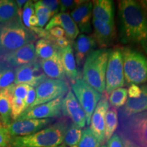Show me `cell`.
<instances>
[{
	"label": "cell",
	"mask_w": 147,
	"mask_h": 147,
	"mask_svg": "<svg viewBox=\"0 0 147 147\" xmlns=\"http://www.w3.org/2000/svg\"><path fill=\"white\" fill-rule=\"evenodd\" d=\"M127 89L126 88H119L110 94L108 102L114 108L122 107L127 100Z\"/></svg>",
	"instance_id": "obj_30"
},
{
	"label": "cell",
	"mask_w": 147,
	"mask_h": 147,
	"mask_svg": "<svg viewBox=\"0 0 147 147\" xmlns=\"http://www.w3.org/2000/svg\"><path fill=\"white\" fill-rule=\"evenodd\" d=\"M60 57L66 78H68L71 82L74 83L76 80L79 79V73L77 69L74 53L71 45L61 49Z\"/></svg>",
	"instance_id": "obj_20"
},
{
	"label": "cell",
	"mask_w": 147,
	"mask_h": 147,
	"mask_svg": "<svg viewBox=\"0 0 147 147\" xmlns=\"http://www.w3.org/2000/svg\"><path fill=\"white\" fill-rule=\"evenodd\" d=\"M34 14V3L32 1H27L23 6L22 11L21 20L23 21V25L29 29L31 28L29 25V19L32 15Z\"/></svg>",
	"instance_id": "obj_34"
},
{
	"label": "cell",
	"mask_w": 147,
	"mask_h": 147,
	"mask_svg": "<svg viewBox=\"0 0 147 147\" xmlns=\"http://www.w3.org/2000/svg\"><path fill=\"white\" fill-rule=\"evenodd\" d=\"M34 10L36 15L38 19V27L42 28L50 19L51 14L50 11L45 5L41 3V1H36L34 3Z\"/></svg>",
	"instance_id": "obj_31"
},
{
	"label": "cell",
	"mask_w": 147,
	"mask_h": 147,
	"mask_svg": "<svg viewBox=\"0 0 147 147\" xmlns=\"http://www.w3.org/2000/svg\"><path fill=\"white\" fill-rule=\"evenodd\" d=\"M139 3L141 5V6L142 7L143 10H144L145 13L147 16V1H140Z\"/></svg>",
	"instance_id": "obj_46"
},
{
	"label": "cell",
	"mask_w": 147,
	"mask_h": 147,
	"mask_svg": "<svg viewBox=\"0 0 147 147\" xmlns=\"http://www.w3.org/2000/svg\"><path fill=\"white\" fill-rule=\"evenodd\" d=\"M54 43L60 49H64V48L67 47V46L70 45V41H69V40L65 36L58 38H55Z\"/></svg>",
	"instance_id": "obj_42"
},
{
	"label": "cell",
	"mask_w": 147,
	"mask_h": 147,
	"mask_svg": "<svg viewBox=\"0 0 147 147\" xmlns=\"http://www.w3.org/2000/svg\"><path fill=\"white\" fill-rule=\"evenodd\" d=\"M119 127L118 111L113 107L108 108L105 116V127H104V140L105 142L109 140L115 134Z\"/></svg>",
	"instance_id": "obj_27"
},
{
	"label": "cell",
	"mask_w": 147,
	"mask_h": 147,
	"mask_svg": "<svg viewBox=\"0 0 147 147\" xmlns=\"http://www.w3.org/2000/svg\"><path fill=\"white\" fill-rule=\"evenodd\" d=\"M101 146L102 145L89 127H86L82 130L78 147H101Z\"/></svg>",
	"instance_id": "obj_32"
},
{
	"label": "cell",
	"mask_w": 147,
	"mask_h": 147,
	"mask_svg": "<svg viewBox=\"0 0 147 147\" xmlns=\"http://www.w3.org/2000/svg\"><path fill=\"white\" fill-rule=\"evenodd\" d=\"M47 78L38 60L16 67L14 84H24L32 87H36Z\"/></svg>",
	"instance_id": "obj_11"
},
{
	"label": "cell",
	"mask_w": 147,
	"mask_h": 147,
	"mask_svg": "<svg viewBox=\"0 0 147 147\" xmlns=\"http://www.w3.org/2000/svg\"><path fill=\"white\" fill-rule=\"evenodd\" d=\"M57 147H67V146H66L64 144H62L61 145H60V146H57Z\"/></svg>",
	"instance_id": "obj_47"
},
{
	"label": "cell",
	"mask_w": 147,
	"mask_h": 147,
	"mask_svg": "<svg viewBox=\"0 0 147 147\" xmlns=\"http://www.w3.org/2000/svg\"><path fill=\"white\" fill-rule=\"evenodd\" d=\"M29 25H30L31 27H38V19L37 18L36 14H34V15L32 16V17L29 19Z\"/></svg>",
	"instance_id": "obj_44"
},
{
	"label": "cell",
	"mask_w": 147,
	"mask_h": 147,
	"mask_svg": "<svg viewBox=\"0 0 147 147\" xmlns=\"http://www.w3.org/2000/svg\"><path fill=\"white\" fill-rule=\"evenodd\" d=\"M93 3L91 1H83L71 12V17L82 33L91 32V16Z\"/></svg>",
	"instance_id": "obj_17"
},
{
	"label": "cell",
	"mask_w": 147,
	"mask_h": 147,
	"mask_svg": "<svg viewBox=\"0 0 147 147\" xmlns=\"http://www.w3.org/2000/svg\"><path fill=\"white\" fill-rule=\"evenodd\" d=\"M101 147H106V145H102V146H101Z\"/></svg>",
	"instance_id": "obj_48"
},
{
	"label": "cell",
	"mask_w": 147,
	"mask_h": 147,
	"mask_svg": "<svg viewBox=\"0 0 147 147\" xmlns=\"http://www.w3.org/2000/svg\"><path fill=\"white\" fill-rule=\"evenodd\" d=\"M123 142H124V147H140L136 145L134 143L131 142V141L127 140L125 139H123Z\"/></svg>",
	"instance_id": "obj_45"
},
{
	"label": "cell",
	"mask_w": 147,
	"mask_h": 147,
	"mask_svg": "<svg viewBox=\"0 0 147 147\" xmlns=\"http://www.w3.org/2000/svg\"><path fill=\"white\" fill-rule=\"evenodd\" d=\"M35 89L36 93V100L29 108L41 105L59 97H64L66 93H68L69 87L65 80L47 78Z\"/></svg>",
	"instance_id": "obj_9"
},
{
	"label": "cell",
	"mask_w": 147,
	"mask_h": 147,
	"mask_svg": "<svg viewBox=\"0 0 147 147\" xmlns=\"http://www.w3.org/2000/svg\"><path fill=\"white\" fill-rule=\"evenodd\" d=\"M125 85L123 55L120 49L110 50L106 71V91L110 95Z\"/></svg>",
	"instance_id": "obj_8"
},
{
	"label": "cell",
	"mask_w": 147,
	"mask_h": 147,
	"mask_svg": "<svg viewBox=\"0 0 147 147\" xmlns=\"http://www.w3.org/2000/svg\"><path fill=\"white\" fill-rule=\"evenodd\" d=\"M119 18L121 42L139 46L147 53V16L139 1H119Z\"/></svg>",
	"instance_id": "obj_1"
},
{
	"label": "cell",
	"mask_w": 147,
	"mask_h": 147,
	"mask_svg": "<svg viewBox=\"0 0 147 147\" xmlns=\"http://www.w3.org/2000/svg\"><path fill=\"white\" fill-rule=\"evenodd\" d=\"M54 121V119L16 120L5 127L12 137L26 136L39 131Z\"/></svg>",
	"instance_id": "obj_12"
},
{
	"label": "cell",
	"mask_w": 147,
	"mask_h": 147,
	"mask_svg": "<svg viewBox=\"0 0 147 147\" xmlns=\"http://www.w3.org/2000/svg\"><path fill=\"white\" fill-rule=\"evenodd\" d=\"M74 47L76 64L80 67L83 63L84 59L96 47V42L93 36L80 34L75 41Z\"/></svg>",
	"instance_id": "obj_19"
},
{
	"label": "cell",
	"mask_w": 147,
	"mask_h": 147,
	"mask_svg": "<svg viewBox=\"0 0 147 147\" xmlns=\"http://www.w3.org/2000/svg\"><path fill=\"white\" fill-rule=\"evenodd\" d=\"M61 113L65 117L80 128L86 126L85 115L72 91H69L61 104Z\"/></svg>",
	"instance_id": "obj_14"
},
{
	"label": "cell",
	"mask_w": 147,
	"mask_h": 147,
	"mask_svg": "<svg viewBox=\"0 0 147 147\" xmlns=\"http://www.w3.org/2000/svg\"><path fill=\"white\" fill-rule=\"evenodd\" d=\"M20 18L16 1L0 0V23H4Z\"/></svg>",
	"instance_id": "obj_26"
},
{
	"label": "cell",
	"mask_w": 147,
	"mask_h": 147,
	"mask_svg": "<svg viewBox=\"0 0 147 147\" xmlns=\"http://www.w3.org/2000/svg\"><path fill=\"white\" fill-rule=\"evenodd\" d=\"M110 51L102 49L93 51L84 61L83 80L100 93L106 89V71Z\"/></svg>",
	"instance_id": "obj_4"
},
{
	"label": "cell",
	"mask_w": 147,
	"mask_h": 147,
	"mask_svg": "<svg viewBox=\"0 0 147 147\" xmlns=\"http://www.w3.org/2000/svg\"><path fill=\"white\" fill-rule=\"evenodd\" d=\"M63 99V97H61L41 105L28 108L18 117L17 120L61 118L62 115L61 104Z\"/></svg>",
	"instance_id": "obj_10"
},
{
	"label": "cell",
	"mask_w": 147,
	"mask_h": 147,
	"mask_svg": "<svg viewBox=\"0 0 147 147\" xmlns=\"http://www.w3.org/2000/svg\"><path fill=\"white\" fill-rule=\"evenodd\" d=\"M36 54L38 59H48L60 54L61 49L54 42L45 39H40L35 45Z\"/></svg>",
	"instance_id": "obj_25"
},
{
	"label": "cell",
	"mask_w": 147,
	"mask_h": 147,
	"mask_svg": "<svg viewBox=\"0 0 147 147\" xmlns=\"http://www.w3.org/2000/svg\"><path fill=\"white\" fill-rule=\"evenodd\" d=\"M49 32L51 36L56 38H61V37H63L65 35L63 29L59 27H55L54 28L49 30Z\"/></svg>",
	"instance_id": "obj_43"
},
{
	"label": "cell",
	"mask_w": 147,
	"mask_h": 147,
	"mask_svg": "<svg viewBox=\"0 0 147 147\" xmlns=\"http://www.w3.org/2000/svg\"><path fill=\"white\" fill-rule=\"evenodd\" d=\"M141 93H142L141 87H140L137 84H131L127 89V94L129 96V98H138L140 96Z\"/></svg>",
	"instance_id": "obj_41"
},
{
	"label": "cell",
	"mask_w": 147,
	"mask_h": 147,
	"mask_svg": "<svg viewBox=\"0 0 147 147\" xmlns=\"http://www.w3.org/2000/svg\"><path fill=\"white\" fill-rule=\"evenodd\" d=\"M93 17L109 24H115V5L110 0H97L93 2Z\"/></svg>",
	"instance_id": "obj_22"
},
{
	"label": "cell",
	"mask_w": 147,
	"mask_h": 147,
	"mask_svg": "<svg viewBox=\"0 0 147 147\" xmlns=\"http://www.w3.org/2000/svg\"><path fill=\"white\" fill-rule=\"evenodd\" d=\"M59 26L63 29L69 41H74L78 36L80 31L68 13L60 12L53 16L49 23L46 25L45 30L49 31Z\"/></svg>",
	"instance_id": "obj_15"
},
{
	"label": "cell",
	"mask_w": 147,
	"mask_h": 147,
	"mask_svg": "<svg viewBox=\"0 0 147 147\" xmlns=\"http://www.w3.org/2000/svg\"><path fill=\"white\" fill-rule=\"evenodd\" d=\"M38 38L32 31L23 25L21 18L0 23V60Z\"/></svg>",
	"instance_id": "obj_3"
},
{
	"label": "cell",
	"mask_w": 147,
	"mask_h": 147,
	"mask_svg": "<svg viewBox=\"0 0 147 147\" xmlns=\"http://www.w3.org/2000/svg\"><path fill=\"white\" fill-rule=\"evenodd\" d=\"M15 69L4 60H0V90L14 84Z\"/></svg>",
	"instance_id": "obj_28"
},
{
	"label": "cell",
	"mask_w": 147,
	"mask_h": 147,
	"mask_svg": "<svg viewBox=\"0 0 147 147\" xmlns=\"http://www.w3.org/2000/svg\"><path fill=\"white\" fill-rule=\"evenodd\" d=\"M118 133L123 139L140 147H147V111L125 116L118 112Z\"/></svg>",
	"instance_id": "obj_5"
},
{
	"label": "cell",
	"mask_w": 147,
	"mask_h": 147,
	"mask_svg": "<svg viewBox=\"0 0 147 147\" xmlns=\"http://www.w3.org/2000/svg\"><path fill=\"white\" fill-rule=\"evenodd\" d=\"M38 62L47 78L65 80L66 76L62 66L60 54L48 59H38Z\"/></svg>",
	"instance_id": "obj_21"
},
{
	"label": "cell",
	"mask_w": 147,
	"mask_h": 147,
	"mask_svg": "<svg viewBox=\"0 0 147 147\" xmlns=\"http://www.w3.org/2000/svg\"><path fill=\"white\" fill-rule=\"evenodd\" d=\"M93 36L95 42L101 47H106L113 41L115 36V24H109L93 18Z\"/></svg>",
	"instance_id": "obj_18"
},
{
	"label": "cell",
	"mask_w": 147,
	"mask_h": 147,
	"mask_svg": "<svg viewBox=\"0 0 147 147\" xmlns=\"http://www.w3.org/2000/svg\"><path fill=\"white\" fill-rule=\"evenodd\" d=\"M12 138L6 127L0 122V147H10Z\"/></svg>",
	"instance_id": "obj_35"
},
{
	"label": "cell",
	"mask_w": 147,
	"mask_h": 147,
	"mask_svg": "<svg viewBox=\"0 0 147 147\" xmlns=\"http://www.w3.org/2000/svg\"><path fill=\"white\" fill-rule=\"evenodd\" d=\"M41 3L50 11L51 16H54L58 14L59 10V2L55 0H42Z\"/></svg>",
	"instance_id": "obj_38"
},
{
	"label": "cell",
	"mask_w": 147,
	"mask_h": 147,
	"mask_svg": "<svg viewBox=\"0 0 147 147\" xmlns=\"http://www.w3.org/2000/svg\"><path fill=\"white\" fill-rule=\"evenodd\" d=\"M0 122H1V118H0Z\"/></svg>",
	"instance_id": "obj_49"
},
{
	"label": "cell",
	"mask_w": 147,
	"mask_h": 147,
	"mask_svg": "<svg viewBox=\"0 0 147 147\" xmlns=\"http://www.w3.org/2000/svg\"><path fill=\"white\" fill-rule=\"evenodd\" d=\"M124 77L126 83L144 84L147 82V57L140 51L130 48L121 51Z\"/></svg>",
	"instance_id": "obj_6"
},
{
	"label": "cell",
	"mask_w": 147,
	"mask_h": 147,
	"mask_svg": "<svg viewBox=\"0 0 147 147\" xmlns=\"http://www.w3.org/2000/svg\"><path fill=\"white\" fill-rule=\"evenodd\" d=\"M72 91L83 110L86 124L89 126L92 115L102 97V94L80 78L73 83Z\"/></svg>",
	"instance_id": "obj_7"
},
{
	"label": "cell",
	"mask_w": 147,
	"mask_h": 147,
	"mask_svg": "<svg viewBox=\"0 0 147 147\" xmlns=\"http://www.w3.org/2000/svg\"><path fill=\"white\" fill-rule=\"evenodd\" d=\"M14 84L5 89L0 90V118L4 126L8 125L12 122L10 117L11 102L13 98Z\"/></svg>",
	"instance_id": "obj_24"
},
{
	"label": "cell",
	"mask_w": 147,
	"mask_h": 147,
	"mask_svg": "<svg viewBox=\"0 0 147 147\" xmlns=\"http://www.w3.org/2000/svg\"><path fill=\"white\" fill-rule=\"evenodd\" d=\"M5 61L13 67L27 65L38 61L34 43H29L10 53L3 58Z\"/></svg>",
	"instance_id": "obj_16"
},
{
	"label": "cell",
	"mask_w": 147,
	"mask_h": 147,
	"mask_svg": "<svg viewBox=\"0 0 147 147\" xmlns=\"http://www.w3.org/2000/svg\"><path fill=\"white\" fill-rule=\"evenodd\" d=\"M142 93L138 98H129L123 108L119 110L120 113L125 116H130L147 111V84L141 87Z\"/></svg>",
	"instance_id": "obj_23"
},
{
	"label": "cell",
	"mask_w": 147,
	"mask_h": 147,
	"mask_svg": "<svg viewBox=\"0 0 147 147\" xmlns=\"http://www.w3.org/2000/svg\"><path fill=\"white\" fill-rule=\"evenodd\" d=\"M30 86L27 84H14V91H13V97H16V98L21 99L23 100H25V97L27 96V93H28Z\"/></svg>",
	"instance_id": "obj_36"
},
{
	"label": "cell",
	"mask_w": 147,
	"mask_h": 147,
	"mask_svg": "<svg viewBox=\"0 0 147 147\" xmlns=\"http://www.w3.org/2000/svg\"><path fill=\"white\" fill-rule=\"evenodd\" d=\"M36 89H35L34 87H30V88H29V89L28 93H27V96L25 97V100H24V102H25V108H26V110L32 105V104L34 102L35 100H36Z\"/></svg>",
	"instance_id": "obj_40"
},
{
	"label": "cell",
	"mask_w": 147,
	"mask_h": 147,
	"mask_svg": "<svg viewBox=\"0 0 147 147\" xmlns=\"http://www.w3.org/2000/svg\"><path fill=\"white\" fill-rule=\"evenodd\" d=\"M82 130L72 123L69 125L64 136L63 142L67 147H78Z\"/></svg>",
	"instance_id": "obj_29"
},
{
	"label": "cell",
	"mask_w": 147,
	"mask_h": 147,
	"mask_svg": "<svg viewBox=\"0 0 147 147\" xmlns=\"http://www.w3.org/2000/svg\"><path fill=\"white\" fill-rule=\"evenodd\" d=\"M83 1L77 0H62L59 1V10L61 12H65L67 10H74Z\"/></svg>",
	"instance_id": "obj_37"
},
{
	"label": "cell",
	"mask_w": 147,
	"mask_h": 147,
	"mask_svg": "<svg viewBox=\"0 0 147 147\" xmlns=\"http://www.w3.org/2000/svg\"><path fill=\"white\" fill-rule=\"evenodd\" d=\"M25 110L26 108L24 101L13 97L11 102L10 110V117L12 121L17 120V119L25 111Z\"/></svg>",
	"instance_id": "obj_33"
},
{
	"label": "cell",
	"mask_w": 147,
	"mask_h": 147,
	"mask_svg": "<svg viewBox=\"0 0 147 147\" xmlns=\"http://www.w3.org/2000/svg\"><path fill=\"white\" fill-rule=\"evenodd\" d=\"M109 108L108 97L106 93L102 95L100 100L92 115L89 124V129L97 138L101 145H104V127H105V116Z\"/></svg>",
	"instance_id": "obj_13"
},
{
	"label": "cell",
	"mask_w": 147,
	"mask_h": 147,
	"mask_svg": "<svg viewBox=\"0 0 147 147\" xmlns=\"http://www.w3.org/2000/svg\"><path fill=\"white\" fill-rule=\"evenodd\" d=\"M106 147H124L123 140L122 137L117 133H115L112 137L107 141Z\"/></svg>",
	"instance_id": "obj_39"
},
{
	"label": "cell",
	"mask_w": 147,
	"mask_h": 147,
	"mask_svg": "<svg viewBox=\"0 0 147 147\" xmlns=\"http://www.w3.org/2000/svg\"><path fill=\"white\" fill-rule=\"evenodd\" d=\"M66 117H61L52 125L26 136L12 137L10 147H57L63 143L65 132L70 125Z\"/></svg>",
	"instance_id": "obj_2"
}]
</instances>
